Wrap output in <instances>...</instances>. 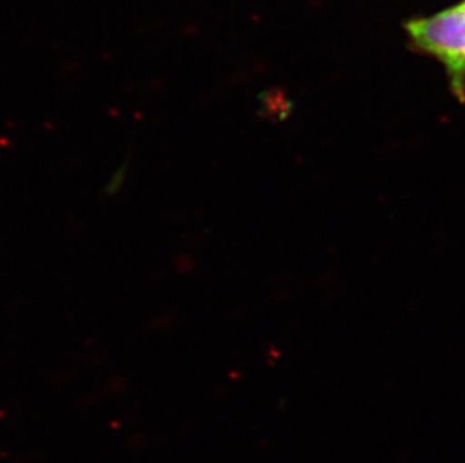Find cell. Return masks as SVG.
<instances>
[{"label": "cell", "mask_w": 465, "mask_h": 463, "mask_svg": "<svg viewBox=\"0 0 465 463\" xmlns=\"http://www.w3.org/2000/svg\"><path fill=\"white\" fill-rule=\"evenodd\" d=\"M407 32L417 48L437 57L448 73L450 88L465 101V0L461 4L407 23Z\"/></svg>", "instance_id": "obj_1"}, {"label": "cell", "mask_w": 465, "mask_h": 463, "mask_svg": "<svg viewBox=\"0 0 465 463\" xmlns=\"http://www.w3.org/2000/svg\"><path fill=\"white\" fill-rule=\"evenodd\" d=\"M124 175H125V172L123 171L118 172L116 173V176H114V180L110 182L109 185H107V188H105V192H114L116 190H118L119 187H121V182H123Z\"/></svg>", "instance_id": "obj_2"}]
</instances>
